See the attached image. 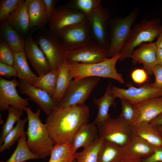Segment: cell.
Segmentation results:
<instances>
[{
	"mask_svg": "<svg viewBox=\"0 0 162 162\" xmlns=\"http://www.w3.org/2000/svg\"><path fill=\"white\" fill-rule=\"evenodd\" d=\"M90 109L86 104L56 107L45 120L53 145L72 143L80 127L88 123Z\"/></svg>",
	"mask_w": 162,
	"mask_h": 162,
	"instance_id": "1",
	"label": "cell"
},
{
	"mask_svg": "<svg viewBox=\"0 0 162 162\" xmlns=\"http://www.w3.org/2000/svg\"><path fill=\"white\" fill-rule=\"evenodd\" d=\"M27 114L28 126L26 132L27 137L26 142L28 147L39 159H45L50 156L53 146L45 124L40 119V109L34 113L30 107L25 109Z\"/></svg>",
	"mask_w": 162,
	"mask_h": 162,
	"instance_id": "2",
	"label": "cell"
},
{
	"mask_svg": "<svg viewBox=\"0 0 162 162\" xmlns=\"http://www.w3.org/2000/svg\"><path fill=\"white\" fill-rule=\"evenodd\" d=\"M162 31V26L158 18L143 20L134 24L120 51L119 60L122 61L127 58H131L136 47L143 43L153 42Z\"/></svg>",
	"mask_w": 162,
	"mask_h": 162,
	"instance_id": "3",
	"label": "cell"
},
{
	"mask_svg": "<svg viewBox=\"0 0 162 162\" xmlns=\"http://www.w3.org/2000/svg\"><path fill=\"white\" fill-rule=\"evenodd\" d=\"M120 56V54L100 62L91 64H68L70 76L75 79L95 76L113 79L122 84L124 83L122 76L116 67Z\"/></svg>",
	"mask_w": 162,
	"mask_h": 162,
	"instance_id": "4",
	"label": "cell"
},
{
	"mask_svg": "<svg viewBox=\"0 0 162 162\" xmlns=\"http://www.w3.org/2000/svg\"><path fill=\"white\" fill-rule=\"evenodd\" d=\"M139 12V8L136 7L125 17L110 21L109 57H112L119 54L128 38Z\"/></svg>",
	"mask_w": 162,
	"mask_h": 162,
	"instance_id": "5",
	"label": "cell"
},
{
	"mask_svg": "<svg viewBox=\"0 0 162 162\" xmlns=\"http://www.w3.org/2000/svg\"><path fill=\"white\" fill-rule=\"evenodd\" d=\"M100 80L99 77L91 76L72 80L57 107L85 104Z\"/></svg>",
	"mask_w": 162,
	"mask_h": 162,
	"instance_id": "6",
	"label": "cell"
},
{
	"mask_svg": "<svg viewBox=\"0 0 162 162\" xmlns=\"http://www.w3.org/2000/svg\"><path fill=\"white\" fill-rule=\"evenodd\" d=\"M55 35L65 51L74 50L94 44L87 20L68 27Z\"/></svg>",
	"mask_w": 162,
	"mask_h": 162,
	"instance_id": "7",
	"label": "cell"
},
{
	"mask_svg": "<svg viewBox=\"0 0 162 162\" xmlns=\"http://www.w3.org/2000/svg\"><path fill=\"white\" fill-rule=\"evenodd\" d=\"M110 13L101 4L86 17L94 43L109 51L110 47L109 24Z\"/></svg>",
	"mask_w": 162,
	"mask_h": 162,
	"instance_id": "8",
	"label": "cell"
},
{
	"mask_svg": "<svg viewBox=\"0 0 162 162\" xmlns=\"http://www.w3.org/2000/svg\"><path fill=\"white\" fill-rule=\"evenodd\" d=\"M98 128L99 137L122 147L131 136L130 126L119 116L110 118Z\"/></svg>",
	"mask_w": 162,
	"mask_h": 162,
	"instance_id": "9",
	"label": "cell"
},
{
	"mask_svg": "<svg viewBox=\"0 0 162 162\" xmlns=\"http://www.w3.org/2000/svg\"><path fill=\"white\" fill-rule=\"evenodd\" d=\"M127 89L112 86L111 91L116 97L128 100L136 105L153 98L162 97V88H154L152 83H145L137 88L131 83L127 84Z\"/></svg>",
	"mask_w": 162,
	"mask_h": 162,
	"instance_id": "10",
	"label": "cell"
},
{
	"mask_svg": "<svg viewBox=\"0 0 162 162\" xmlns=\"http://www.w3.org/2000/svg\"><path fill=\"white\" fill-rule=\"evenodd\" d=\"M65 60L68 64H91L109 58L108 50L94 44L76 49L65 50Z\"/></svg>",
	"mask_w": 162,
	"mask_h": 162,
	"instance_id": "11",
	"label": "cell"
},
{
	"mask_svg": "<svg viewBox=\"0 0 162 162\" xmlns=\"http://www.w3.org/2000/svg\"><path fill=\"white\" fill-rule=\"evenodd\" d=\"M86 20L82 13L68 5L56 8L53 15L48 22L49 32L56 34L64 29Z\"/></svg>",
	"mask_w": 162,
	"mask_h": 162,
	"instance_id": "12",
	"label": "cell"
},
{
	"mask_svg": "<svg viewBox=\"0 0 162 162\" xmlns=\"http://www.w3.org/2000/svg\"><path fill=\"white\" fill-rule=\"evenodd\" d=\"M38 43L48 61L51 70L58 69L65 60V50L56 35L49 32L40 35Z\"/></svg>",
	"mask_w": 162,
	"mask_h": 162,
	"instance_id": "13",
	"label": "cell"
},
{
	"mask_svg": "<svg viewBox=\"0 0 162 162\" xmlns=\"http://www.w3.org/2000/svg\"><path fill=\"white\" fill-rule=\"evenodd\" d=\"M17 83L15 77L11 80L0 78V110H7L10 105L16 107L23 111L28 106L29 98L20 97L16 89Z\"/></svg>",
	"mask_w": 162,
	"mask_h": 162,
	"instance_id": "14",
	"label": "cell"
},
{
	"mask_svg": "<svg viewBox=\"0 0 162 162\" xmlns=\"http://www.w3.org/2000/svg\"><path fill=\"white\" fill-rule=\"evenodd\" d=\"M17 86L22 94L35 102L47 116L57 107L58 103L45 91L23 80H17Z\"/></svg>",
	"mask_w": 162,
	"mask_h": 162,
	"instance_id": "15",
	"label": "cell"
},
{
	"mask_svg": "<svg viewBox=\"0 0 162 162\" xmlns=\"http://www.w3.org/2000/svg\"><path fill=\"white\" fill-rule=\"evenodd\" d=\"M25 40L24 52L27 60L38 76L51 71L48 61L37 43L30 37Z\"/></svg>",
	"mask_w": 162,
	"mask_h": 162,
	"instance_id": "16",
	"label": "cell"
},
{
	"mask_svg": "<svg viewBox=\"0 0 162 162\" xmlns=\"http://www.w3.org/2000/svg\"><path fill=\"white\" fill-rule=\"evenodd\" d=\"M157 49L155 42L143 43L133 51L131 58L134 63L142 64L148 75H152L154 68L158 64Z\"/></svg>",
	"mask_w": 162,
	"mask_h": 162,
	"instance_id": "17",
	"label": "cell"
},
{
	"mask_svg": "<svg viewBox=\"0 0 162 162\" xmlns=\"http://www.w3.org/2000/svg\"><path fill=\"white\" fill-rule=\"evenodd\" d=\"M99 137L98 128L93 122L83 124L74 136L71 148L72 154L75 156L77 149L88 147Z\"/></svg>",
	"mask_w": 162,
	"mask_h": 162,
	"instance_id": "18",
	"label": "cell"
},
{
	"mask_svg": "<svg viewBox=\"0 0 162 162\" xmlns=\"http://www.w3.org/2000/svg\"><path fill=\"white\" fill-rule=\"evenodd\" d=\"M131 136L139 137L156 147L162 146V135L150 122H141L130 126Z\"/></svg>",
	"mask_w": 162,
	"mask_h": 162,
	"instance_id": "19",
	"label": "cell"
},
{
	"mask_svg": "<svg viewBox=\"0 0 162 162\" xmlns=\"http://www.w3.org/2000/svg\"><path fill=\"white\" fill-rule=\"evenodd\" d=\"M112 86L110 82L106 86L104 95L99 98H95L94 100V104L98 107V111L93 123L97 127L110 117L109 113L110 106H116V97L112 92Z\"/></svg>",
	"mask_w": 162,
	"mask_h": 162,
	"instance_id": "20",
	"label": "cell"
},
{
	"mask_svg": "<svg viewBox=\"0 0 162 162\" xmlns=\"http://www.w3.org/2000/svg\"><path fill=\"white\" fill-rule=\"evenodd\" d=\"M123 147L126 154L142 159L152 154L157 147L139 137L131 136Z\"/></svg>",
	"mask_w": 162,
	"mask_h": 162,
	"instance_id": "21",
	"label": "cell"
},
{
	"mask_svg": "<svg viewBox=\"0 0 162 162\" xmlns=\"http://www.w3.org/2000/svg\"><path fill=\"white\" fill-rule=\"evenodd\" d=\"M30 28H42L49 20L42 0H27Z\"/></svg>",
	"mask_w": 162,
	"mask_h": 162,
	"instance_id": "22",
	"label": "cell"
},
{
	"mask_svg": "<svg viewBox=\"0 0 162 162\" xmlns=\"http://www.w3.org/2000/svg\"><path fill=\"white\" fill-rule=\"evenodd\" d=\"M1 38L16 52H24L25 40L21 34L6 20L1 22Z\"/></svg>",
	"mask_w": 162,
	"mask_h": 162,
	"instance_id": "23",
	"label": "cell"
},
{
	"mask_svg": "<svg viewBox=\"0 0 162 162\" xmlns=\"http://www.w3.org/2000/svg\"><path fill=\"white\" fill-rule=\"evenodd\" d=\"M6 20L20 34H26L30 28L27 0H24Z\"/></svg>",
	"mask_w": 162,
	"mask_h": 162,
	"instance_id": "24",
	"label": "cell"
},
{
	"mask_svg": "<svg viewBox=\"0 0 162 162\" xmlns=\"http://www.w3.org/2000/svg\"><path fill=\"white\" fill-rule=\"evenodd\" d=\"M135 105L140 113L137 122H150L162 112V97L148 99Z\"/></svg>",
	"mask_w": 162,
	"mask_h": 162,
	"instance_id": "25",
	"label": "cell"
},
{
	"mask_svg": "<svg viewBox=\"0 0 162 162\" xmlns=\"http://www.w3.org/2000/svg\"><path fill=\"white\" fill-rule=\"evenodd\" d=\"M13 52L14 60L13 66L16 71L17 77L20 80L33 85L37 76L29 68L24 52Z\"/></svg>",
	"mask_w": 162,
	"mask_h": 162,
	"instance_id": "26",
	"label": "cell"
},
{
	"mask_svg": "<svg viewBox=\"0 0 162 162\" xmlns=\"http://www.w3.org/2000/svg\"><path fill=\"white\" fill-rule=\"evenodd\" d=\"M125 154L122 147L104 140L97 162H122Z\"/></svg>",
	"mask_w": 162,
	"mask_h": 162,
	"instance_id": "27",
	"label": "cell"
},
{
	"mask_svg": "<svg viewBox=\"0 0 162 162\" xmlns=\"http://www.w3.org/2000/svg\"><path fill=\"white\" fill-rule=\"evenodd\" d=\"M58 69L56 89L53 98L58 104L62 98L73 78L69 73L68 64L65 60Z\"/></svg>",
	"mask_w": 162,
	"mask_h": 162,
	"instance_id": "28",
	"label": "cell"
},
{
	"mask_svg": "<svg viewBox=\"0 0 162 162\" xmlns=\"http://www.w3.org/2000/svg\"><path fill=\"white\" fill-rule=\"evenodd\" d=\"M26 136L25 132L18 141L16 147L9 158L5 161L1 160L0 162H24L28 160L39 159L28 147Z\"/></svg>",
	"mask_w": 162,
	"mask_h": 162,
	"instance_id": "29",
	"label": "cell"
},
{
	"mask_svg": "<svg viewBox=\"0 0 162 162\" xmlns=\"http://www.w3.org/2000/svg\"><path fill=\"white\" fill-rule=\"evenodd\" d=\"M58 69L37 76L33 85L47 93L52 98L55 92Z\"/></svg>",
	"mask_w": 162,
	"mask_h": 162,
	"instance_id": "30",
	"label": "cell"
},
{
	"mask_svg": "<svg viewBox=\"0 0 162 162\" xmlns=\"http://www.w3.org/2000/svg\"><path fill=\"white\" fill-rule=\"evenodd\" d=\"M104 140L98 137L91 144L75 155L76 162H97L99 152Z\"/></svg>",
	"mask_w": 162,
	"mask_h": 162,
	"instance_id": "31",
	"label": "cell"
},
{
	"mask_svg": "<svg viewBox=\"0 0 162 162\" xmlns=\"http://www.w3.org/2000/svg\"><path fill=\"white\" fill-rule=\"evenodd\" d=\"M71 146L70 143L54 145L48 162H73L75 159L71 152Z\"/></svg>",
	"mask_w": 162,
	"mask_h": 162,
	"instance_id": "32",
	"label": "cell"
},
{
	"mask_svg": "<svg viewBox=\"0 0 162 162\" xmlns=\"http://www.w3.org/2000/svg\"><path fill=\"white\" fill-rule=\"evenodd\" d=\"M27 121V117L23 119H20L17 122L16 125L8 133L3 144L0 146V152L9 149L16 141L19 140L25 133V125Z\"/></svg>",
	"mask_w": 162,
	"mask_h": 162,
	"instance_id": "33",
	"label": "cell"
},
{
	"mask_svg": "<svg viewBox=\"0 0 162 162\" xmlns=\"http://www.w3.org/2000/svg\"><path fill=\"white\" fill-rule=\"evenodd\" d=\"M102 4L100 0H71L67 5L87 17L98 9Z\"/></svg>",
	"mask_w": 162,
	"mask_h": 162,
	"instance_id": "34",
	"label": "cell"
},
{
	"mask_svg": "<svg viewBox=\"0 0 162 162\" xmlns=\"http://www.w3.org/2000/svg\"><path fill=\"white\" fill-rule=\"evenodd\" d=\"M120 99L122 109L119 116L130 126L136 123L140 116L138 108L128 100L123 98Z\"/></svg>",
	"mask_w": 162,
	"mask_h": 162,
	"instance_id": "35",
	"label": "cell"
},
{
	"mask_svg": "<svg viewBox=\"0 0 162 162\" xmlns=\"http://www.w3.org/2000/svg\"><path fill=\"white\" fill-rule=\"evenodd\" d=\"M7 110L8 117L2 128L0 136V146L3 144L7 134L14 128L15 123L20 119L24 111L12 106H9Z\"/></svg>",
	"mask_w": 162,
	"mask_h": 162,
	"instance_id": "36",
	"label": "cell"
},
{
	"mask_svg": "<svg viewBox=\"0 0 162 162\" xmlns=\"http://www.w3.org/2000/svg\"><path fill=\"white\" fill-rule=\"evenodd\" d=\"M24 1L22 0H0V23L7 20Z\"/></svg>",
	"mask_w": 162,
	"mask_h": 162,
	"instance_id": "37",
	"label": "cell"
},
{
	"mask_svg": "<svg viewBox=\"0 0 162 162\" xmlns=\"http://www.w3.org/2000/svg\"><path fill=\"white\" fill-rule=\"evenodd\" d=\"M14 60L13 51L6 42L1 38L0 40V62L13 66Z\"/></svg>",
	"mask_w": 162,
	"mask_h": 162,
	"instance_id": "38",
	"label": "cell"
},
{
	"mask_svg": "<svg viewBox=\"0 0 162 162\" xmlns=\"http://www.w3.org/2000/svg\"><path fill=\"white\" fill-rule=\"evenodd\" d=\"M131 77L134 82L140 85L146 83L149 79L148 75L144 68L134 70L131 73Z\"/></svg>",
	"mask_w": 162,
	"mask_h": 162,
	"instance_id": "39",
	"label": "cell"
},
{
	"mask_svg": "<svg viewBox=\"0 0 162 162\" xmlns=\"http://www.w3.org/2000/svg\"><path fill=\"white\" fill-rule=\"evenodd\" d=\"M0 75L7 78L17 77L16 71L13 66L0 62Z\"/></svg>",
	"mask_w": 162,
	"mask_h": 162,
	"instance_id": "40",
	"label": "cell"
},
{
	"mask_svg": "<svg viewBox=\"0 0 162 162\" xmlns=\"http://www.w3.org/2000/svg\"><path fill=\"white\" fill-rule=\"evenodd\" d=\"M153 74L155 77V81L152 83L155 88H162V66L157 64L154 68Z\"/></svg>",
	"mask_w": 162,
	"mask_h": 162,
	"instance_id": "41",
	"label": "cell"
},
{
	"mask_svg": "<svg viewBox=\"0 0 162 162\" xmlns=\"http://www.w3.org/2000/svg\"><path fill=\"white\" fill-rule=\"evenodd\" d=\"M44 4L49 20L53 15L56 10V5L59 1L58 0H42Z\"/></svg>",
	"mask_w": 162,
	"mask_h": 162,
	"instance_id": "42",
	"label": "cell"
},
{
	"mask_svg": "<svg viewBox=\"0 0 162 162\" xmlns=\"http://www.w3.org/2000/svg\"><path fill=\"white\" fill-rule=\"evenodd\" d=\"M142 160L143 162H162V146L157 147L152 154Z\"/></svg>",
	"mask_w": 162,
	"mask_h": 162,
	"instance_id": "43",
	"label": "cell"
},
{
	"mask_svg": "<svg viewBox=\"0 0 162 162\" xmlns=\"http://www.w3.org/2000/svg\"><path fill=\"white\" fill-rule=\"evenodd\" d=\"M122 162H143L142 159L125 154Z\"/></svg>",
	"mask_w": 162,
	"mask_h": 162,
	"instance_id": "44",
	"label": "cell"
},
{
	"mask_svg": "<svg viewBox=\"0 0 162 162\" xmlns=\"http://www.w3.org/2000/svg\"><path fill=\"white\" fill-rule=\"evenodd\" d=\"M150 123L154 127L162 125V112L152 120Z\"/></svg>",
	"mask_w": 162,
	"mask_h": 162,
	"instance_id": "45",
	"label": "cell"
},
{
	"mask_svg": "<svg viewBox=\"0 0 162 162\" xmlns=\"http://www.w3.org/2000/svg\"><path fill=\"white\" fill-rule=\"evenodd\" d=\"M156 56L158 64L162 66V49L157 48Z\"/></svg>",
	"mask_w": 162,
	"mask_h": 162,
	"instance_id": "46",
	"label": "cell"
},
{
	"mask_svg": "<svg viewBox=\"0 0 162 162\" xmlns=\"http://www.w3.org/2000/svg\"><path fill=\"white\" fill-rule=\"evenodd\" d=\"M155 43L158 48L162 49V31L157 38Z\"/></svg>",
	"mask_w": 162,
	"mask_h": 162,
	"instance_id": "47",
	"label": "cell"
},
{
	"mask_svg": "<svg viewBox=\"0 0 162 162\" xmlns=\"http://www.w3.org/2000/svg\"><path fill=\"white\" fill-rule=\"evenodd\" d=\"M158 130L162 135V125L155 127Z\"/></svg>",
	"mask_w": 162,
	"mask_h": 162,
	"instance_id": "48",
	"label": "cell"
},
{
	"mask_svg": "<svg viewBox=\"0 0 162 162\" xmlns=\"http://www.w3.org/2000/svg\"><path fill=\"white\" fill-rule=\"evenodd\" d=\"M4 122V121L2 120V116H1V115L0 114V124H2Z\"/></svg>",
	"mask_w": 162,
	"mask_h": 162,
	"instance_id": "49",
	"label": "cell"
},
{
	"mask_svg": "<svg viewBox=\"0 0 162 162\" xmlns=\"http://www.w3.org/2000/svg\"><path fill=\"white\" fill-rule=\"evenodd\" d=\"M73 162H76V159H75Z\"/></svg>",
	"mask_w": 162,
	"mask_h": 162,
	"instance_id": "50",
	"label": "cell"
},
{
	"mask_svg": "<svg viewBox=\"0 0 162 162\" xmlns=\"http://www.w3.org/2000/svg\"><path fill=\"white\" fill-rule=\"evenodd\" d=\"M27 162L26 161H25V162Z\"/></svg>",
	"mask_w": 162,
	"mask_h": 162,
	"instance_id": "51",
	"label": "cell"
},
{
	"mask_svg": "<svg viewBox=\"0 0 162 162\" xmlns=\"http://www.w3.org/2000/svg\"></svg>",
	"mask_w": 162,
	"mask_h": 162,
	"instance_id": "52",
	"label": "cell"
}]
</instances>
